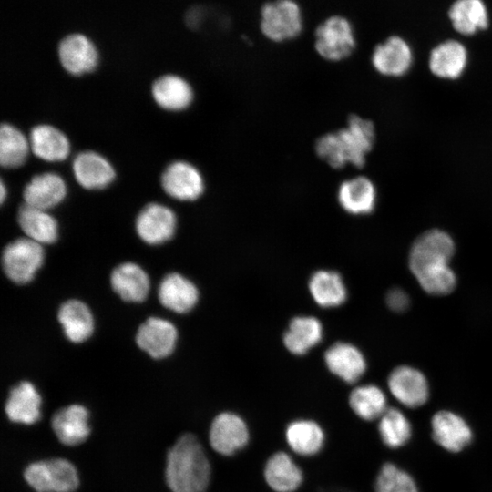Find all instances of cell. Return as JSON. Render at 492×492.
Here are the masks:
<instances>
[{
	"instance_id": "2",
	"label": "cell",
	"mask_w": 492,
	"mask_h": 492,
	"mask_svg": "<svg viewBox=\"0 0 492 492\" xmlns=\"http://www.w3.org/2000/svg\"><path fill=\"white\" fill-rule=\"evenodd\" d=\"M374 141V128L372 121L352 115L345 128L319 138L315 143V151L333 169H341L347 164L361 168Z\"/></svg>"
},
{
	"instance_id": "29",
	"label": "cell",
	"mask_w": 492,
	"mask_h": 492,
	"mask_svg": "<svg viewBox=\"0 0 492 492\" xmlns=\"http://www.w3.org/2000/svg\"><path fill=\"white\" fill-rule=\"evenodd\" d=\"M58 321L66 336L73 343L86 341L94 330V319L89 308L77 300H69L61 305Z\"/></svg>"
},
{
	"instance_id": "37",
	"label": "cell",
	"mask_w": 492,
	"mask_h": 492,
	"mask_svg": "<svg viewBox=\"0 0 492 492\" xmlns=\"http://www.w3.org/2000/svg\"><path fill=\"white\" fill-rule=\"evenodd\" d=\"M375 492H418L413 478L395 465L384 464L377 476Z\"/></svg>"
},
{
	"instance_id": "25",
	"label": "cell",
	"mask_w": 492,
	"mask_h": 492,
	"mask_svg": "<svg viewBox=\"0 0 492 492\" xmlns=\"http://www.w3.org/2000/svg\"><path fill=\"white\" fill-rule=\"evenodd\" d=\"M152 96L160 108L180 111L191 104L193 90L184 78L176 75H165L154 82Z\"/></svg>"
},
{
	"instance_id": "10",
	"label": "cell",
	"mask_w": 492,
	"mask_h": 492,
	"mask_svg": "<svg viewBox=\"0 0 492 492\" xmlns=\"http://www.w3.org/2000/svg\"><path fill=\"white\" fill-rule=\"evenodd\" d=\"M394 397L407 407L423 405L429 396V386L425 376L417 369L401 365L395 368L387 380Z\"/></svg>"
},
{
	"instance_id": "28",
	"label": "cell",
	"mask_w": 492,
	"mask_h": 492,
	"mask_svg": "<svg viewBox=\"0 0 492 492\" xmlns=\"http://www.w3.org/2000/svg\"><path fill=\"white\" fill-rule=\"evenodd\" d=\"M17 220L26 237L40 244H50L57 239V222L45 210L24 204L18 210Z\"/></svg>"
},
{
	"instance_id": "3",
	"label": "cell",
	"mask_w": 492,
	"mask_h": 492,
	"mask_svg": "<svg viewBox=\"0 0 492 492\" xmlns=\"http://www.w3.org/2000/svg\"><path fill=\"white\" fill-rule=\"evenodd\" d=\"M166 481L172 492H205L210 478V465L198 439L181 436L169 450Z\"/></svg>"
},
{
	"instance_id": "39",
	"label": "cell",
	"mask_w": 492,
	"mask_h": 492,
	"mask_svg": "<svg viewBox=\"0 0 492 492\" xmlns=\"http://www.w3.org/2000/svg\"><path fill=\"white\" fill-rule=\"evenodd\" d=\"M0 189H1V194H0L1 202H4L6 196V190L3 181L1 182Z\"/></svg>"
},
{
	"instance_id": "11",
	"label": "cell",
	"mask_w": 492,
	"mask_h": 492,
	"mask_svg": "<svg viewBox=\"0 0 492 492\" xmlns=\"http://www.w3.org/2000/svg\"><path fill=\"white\" fill-rule=\"evenodd\" d=\"M177 220L175 213L159 203L147 205L138 215L136 231L139 238L149 244L166 242L175 233Z\"/></svg>"
},
{
	"instance_id": "4",
	"label": "cell",
	"mask_w": 492,
	"mask_h": 492,
	"mask_svg": "<svg viewBox=\"0 0 492 492\" xmlns=\"http://www.w3.org/2000/svg\"><path fill=\"white\" fill-rule=\"evenodd\" d=\"M260 28L263 36L274 42L297 37L302 30L300 5L294 0H273L261 10Z\"/></svg>"
},
{
	"instance_id": "27",
	"label": "cell",
	"mask_w": 492,
	"mask_h": 492,
	"mask_svg": "<svg viewBox=\"0 0 492 492\" xmlns=\"http://www.w3.org/2000/svg\"><path fill=\"white\" fill-rule=\"evenodd\" d=\"M322 338V323L313 316L302 315L291 321L283 335V343L289 352L302 355L318 344Z\"/></svg>"
},
{
	"instance_id": "13",
	"label": "cell",
	"mask_w": 492,
	"mask_h": 492,
	"mask_svg": "<svg viewBox=\"0 0 492 492\" xmlns=\"http://www.w3.org/2000/svg\"><path fill=\"white\" fill-rule=\"evenodd\" d=\"M177 338V329L170 322L150 317L138 328L136 342L151 357L159 359L173 352Z\"/></svg>"
},
{
	"instance_id": "22",
	"label": "cell",
	"mask_w": 492,
	"mask_h": 492,
	"mask_svg": "<svg viewBox=\"0 0 492 492\" xmlns=\"http://www.w3.org/2000/svg\"><path fill=\"white\" fill-rule=\"evenodd\" d=\"M41 396L30 382H21L11 389L5 413L15 423L32 425L40 418Z\"/></svg>"
},
{
	"instance_id": "21",
	"label": "cell",
	"mask_w": 492,
	"mask_h": 492,
	"mask_svg": "<svg viewBox=\"0 0 492 492\" xmlns=\"http://www.w3.org/2000/svg\"><path fill=\"white\" fill-rule=\"evenodd\" d=\"M338 201L348 213L364 215L375 206L376 190L366 177L359 176L343 181L338 189Z\"/></svg>"
},
{
	"instance_id": "7",
	"label": "cell",
	"mask_w": 492,
	"mask_h": 492,
	"mask_svg": "<svg viewBox=\"0 0 492 492\" xmlns=\"http://www.w3.org/2000/svg\"><path fill=\"white\" fill-rule=\"evenodd\" d=\"M316 52L329 61H340L348 57L355 47L354 29L343 16L333 15L315 29Z\"/></svg>"
},
{
	"instance_id": "24",
	"label": "cell",
	"mask_w": 492,
	"mask_h": 492,
	"mask_svg": "<svg viewBox=\"0 0 492 492\" xmlns=\"http://www.w3.org/2000/svg\"><path fill=\"white\" fill-rule=\"evenodd\" d=\"M30 149L37 158L57 162L66 159L70 152V143L67 136L50 125H38L29 135Z\"/></svg>"
},
{
	"instance_id": "32",
	"label": "cell",
	"mask_w": 492,
	"mask_h": 492,
	"mask_svg": "<svg viewBox=\"0 0 492 492\" xmlns=\"http://www.w3.org/2000/svg\"><path fill=\"white\" fill-rule=\"evenodd\" d=\"M448 15L454 28L463 35H473L488 26L487 10L482 0H456Z\"/></svg>"
},
{
	"instance_id": "38",
	"label": "cell",
	"mask_w": 492,
	"mask_h": 492,
	"mask_svg": "<svg viewBox=\"0 0 492 492\" xmlns=\"http://www.w3.org/2000/svg\"><path fill=\"white\" fill-rule=\"evenodd\" d=\"M386 304L394 312L403 313L410 304L408 294L401 288H393L386 294Z\"/></svg>"
},
{
	"instance_id": "19",
	"label": "cell",
	"mask_w": 492,
	"mask_h": 492,
	"mask_svg": "<svg viewBox=\"0 0 492 492\" xmlns=\"http://www.w3.org/2000/svg\"><path fill=\"white\" fill-rule=\"evenodd\" d=\"M158 295L164 307L178 313L190 312L199 299L196 285L176 272L169 273L163 278L159 287Z\"/></svg>"
},
{
	"instance_id": "23",
	"label": "cell",
	"mask_w": 492,
	"mask_h": 492,
	"mask_svg": "<svg viewBox=\"0 0 492 492\" xmlns=\"http://www.w3.org/2000/svg\"><path fill=\"white\" fill-rule=\"evenodd\" d=\"M110 280L116 293L127 302H142L149 291V279L147 272L133 262H125L117 266L111 273Z\"/></svg>"
},
{
	"instance_id": "12",
	"label": "cell",
	"mask_w": 492,
	"mask_h": 492,
	"mask_svg": "<svg viewBox=\"0 0 492 492\" xmlns=\"http://www.w3.org/2000/svg\"><path fill=\"white\" fill-rule=\"evenodd\" d=\"M58 57L64 69L75 76L93 71L98 62L96 46L81 34H72L62 39Z\"/></svg>"
},
{
	"instance_id": "15",
	"label": "cell",
	"mask_w": 492,
	"mask_h": 492,
	"mask_svg": "<svg viewBox=\"0 0 492 492\" xmlns=\"http://www.w3.org/2000/svg\"><path fill=\"white\" fill-rule=\"evenodd\" d=\"M327 368L348 384L358 381L366 370V361L362 352L354 345L339 342L333 344L324 354Z\"/></svg>"
},
{
	"instance_id": "17",
	"label": "cell",
	"mask_w": 492,
	"mask_h": 492,
	"mask_svg": "<svg viewBox=\"0 0 492 492\" xmlns=\"http://www.w3.org/2000/svg\"><path fill=\"white\" fill-rule=\"evenodd\" d=\"M431 425L435 441L450 452H458L471 442L470 427L462 417L452 412H437Z\"/></svg>"
},
{
	"instance_id": "20",
	"label": "cell",
	"mask_w": 492,
	"mask_h": 492,
	"mask_svg": "<svg viewBox=\"0 0 492 492\" xmlns=\"http://www.w3.org/2000/svg\"><path fill=\"white\" fill-rule=\"evenodd\" d=\"M52 428L64 445H79L87 439L90 432L88 412L80 405L64 407L54 415Z\"/></svg>"
},
{
	"instance_id": "9",
	"label": "cell",
	"mask_w": 492,
	"mask_h": 492,
	"mask_svg": "<svg viewBox=\"0 0 492 492\" xmlns=\"http://www.w3.org/2000/svg\"><path fill=\"white\" fill-rule=\"evenodd\" d=\"M209 437L210 446L217 453L231 456L247 445L249 430L238 415L223 412L214 418Z\"/></svg>"
},
{
	"instance_id": "5",
	"label": "cell",
	"mask_w": 492,
	"mask_h": 492,
	"mask_svg": "<svg viewBox=\"0 0 492 492\" xmlns=\"http://www.w3.org/2000/svg\"><path fill=\"white\" fill-rule=\"evenodd\" d=\"M24 477L36 492H73L79 483L75 466L62 458L34 462L25 469Z\"/></svg>"
},
{
	"instance_id": "26",
	"label": "cell",
	"mask_w": 492,
	"mask_h": 492,
	"mask_svg": "<svg viewBox=\"0 0 492 492\" xmlns=\"http://www.w3.org/2000/svg\"><path fill=\"white\" fill-rule=\"evenodd\" d=\"M467 62L465 46L455 40H448L436 46L430 55L429 67L434 75L454 79L461 76Z\"/></svg>"
},
{
	"instance_id": "8",
	"label": "cell",
	"mask_w": 492,
	"mask_h": 492,
	"mask_svg": "<svg viewBox=\"0 0 492 492\" xmlns=\"http://www.w3.org/2000/svg\"><path fill=\"white\" fill-rule=\"evenodd\" d=\"M161 186L171 198L180 201H192L204 191V180L192 164L177 160L170 163L161 176Z\"/></svg>"
},
{
	"instance_id": "34",
	"label": "cell",
	"mask_w": 492,
	"mask_h": 492,
	"mask_svg": "<svg viewBox=\"0 0 492 492\" xmlns=\"http://www.w3.org/2000/svg\"><path fill=\"white\" fill-rule=\"evenodd\" d=\"M29 139L15 127L3 124L0 128V163L6 169L22 166L29 153Z\"/></svg>"
},
{
	"instance_id": "31",
	"label": "cell",
	"mask_w": 492,
	"mask_h": 492,
	"mask_svg": "<svg viewBox=\"0 0 492 492\" xmlns=\"http://www.w3.org/2000/svg\"><path fill=\"white\" fill-rule=\"evenodd\" d=\"M308 286L314 302L324 308L339 306L347 297V290L341 275L333 271L315 272L311 276Z\"/></svg>"
},
{
	"instance_id": "30",
	"label": "cell",
	"mask_w": 492,
	"mask_h": 492,
	"mask_svg": "<svg viewBox=\"0 0 492 492\" xmlns=\"http://www.w3.org/2000/svg\"><path fill=\"white\" fill-rule=\"evenodd\" d=\"M264 477L269 487L276 492H293L302 481L301 468L283 452H278L269 458Z\"/></svg>"
},
{
	"instance_id": "36",
	"label": "cell",
	"mask_w": 492,
	"mask_h": 492,
	"mask_svg": "<svg viewBox=\"0 0 492 492\" xmlns=\"http://www.w3.org/2000/svg\"><path fill=\"white\" fill-rule=\"evenodd\" d=\"M378 430L383 442L391 448L405 445L411 436V425L396 408H387L380 417Z\"/></svg>"
},
{
	"instance_id": "1",
	"label": "cell",
	"mask_w": 492,
	"mask_h": 492,
	"mask_svg": "<svg viewBox=\"0 0 492 492\" xmlns=\"http://www.w3.org/2000/svg\"><path fill=\"white\" fill-rule=\"evenodd\" d=\"M454 252L452 238L441 230L427 231L414 241L409 268L425 292L446 295L455 289L456 276L449 265Z\"/></svg>"
},
{
	"instance_id": "35",
	"label": "cell",
	"mask_w": 492,
	"mask_h": 492,
	"mask_svg": "<svg viewBox=\"0 0 492 492\" xmlns=\"http://www.w3.org/2000/svg\"><path fill=\"white\" fill-rule=\"evenodd\" d=\"M349 404L360 418L369 421L381 417L387 409L384 393L374 384L354 388L350 394Z\"/></svg>"
},
{
	"instance_id": "16",
	"label": "cell",
	"mask_w": 492,
	"mask_h": 492,
	"mask_svg": "<svg viewBox=\"0 0 492 492\" xmlns=\"http://www.w3.org/2000/svg\"><path fill=\"white\" fill-rule=\"evenodd\" d=\"M412 61L410 46L399 36H391L379 44L372 55L374 67L384 76L399 77L405 74Z\"/></svg>"
},
{
	"instance_id": "18",
	"label": "cell",
	"mask_w": 492,
	"mask_h": 492,
	"mask_svg": "<svg viewBox=\"0 0 492 492\" xmlns=\"http://www.w3.org/2000/svg\"><path fill=\"white\" fill-rule=\"evenodd\" d=\"M63 179L53 172L36 175L23 191L25 204L47 210L58 205L66 197Z\"/></svg>"
},
{
	"instance_id": "33",
	"label": "cell",
	"mask_w": 492,
	"mask_h": 492,
	"mask_svg": "<svg viewBox=\"0 0 492 492\" xmlns=\"http://www.w3.org/2000/svg\"><path fill=\"white\" fill-rule=\"evenodd\" d=\"M286 440L290 447L302 456L318 453L324 442L321 426L312 420H296L286 428Z\"/></svg>"
},
{
	"instance_id": "6",
	"label": "cell",
	"mask_w": 492,
	"mask_h": 492,
	"mask_svg": "<svg viewBox=\"0 0 492 492\" xmlns=\"http://www.w3.org/2000/svg\"><path fill=\"white\" fill-rule=\"evenodd\" d=\"M43 261L42 244L27 237L19 238L8 243L2 256L5 275L18 284L31 282Z\"/></svg>"
},
{
	"instance_id": "14",
	"label": "cell",
	"mask_w": 492,
	"mask_h": 492,
	"mask_svg": "<svg viewBox=\"0 0 492 492\" xmlns=\"http://www.w3.org/2000/svg\"><path fill=\"white\" fill-rule=\"evenodd\" d=\"M73 173L80 186L87 190H101L115 179L110 162L94 151H83L73 160Z\"/></svg>"
}]
</instances>
